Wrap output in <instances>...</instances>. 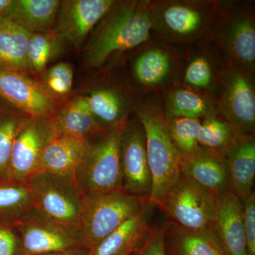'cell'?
Segmentation results:
<instances>
[{
  "label": "cell",
  "instance_id": "cell-18",
  "mask_svg": "<svg viewBox=\"0 0 255 255\" xmlns=\"http://www.w3.org/2000/svg\"><path fill=\"white\" fill-rule=\"evenodd\" d=\"M60 3L58 0H11L4 18L32 33L52 31Z\"/></svg>",
  "mask_w": 255,
  "mask_h": 255
},
{
  "label": "cell",
  "instance_id": "cell-11",
  "mask_svg": "<svg viewBox=\"0 0 255 255\" xmlns=\"http://www.w3.org/2000/svg\"><path fill=\"white\" fill-rule=\"evenodd\" d=\"M114 4L111 0L61 1L54 33L79 46Z\"/></svg>",
  "mask_w": 255,
  "mask_h": 255
},
{
  "label": "cell",
  "instance_id": "cell-29",
  "mask_svg": "<svg viewBox=\"0 0 255 255\" xmlns=\"http://www.w3.org/2000/svg\"><path fill=\"white\" fill-rule=\"evenodd\" d=\"M208 112L205 101L194 92L179 90L169 99V113L173 118L199 119Z\"/></svg>",
  "mask_w": 255,
  "mask_h": 255
},
{
  "label": "cell",
  "instance_id": "cell-16",
  "mask_svg": "<svg viewBox=\"0 0 255 255\" xmlns=\"http://www.w3.org/2000/svg\"><path fill=\"white\" fill-rule=\"evenodd\" d=\"M58 135L90 141L105 132L87 105L85 97H78L52 119Z\"/></svg>",
  "mask_w": 255,
  "mask_h": 255
},
{
  "label": "cell",
  "instance_id": "cell-25",
  "mask_svg": "<svg viewBox=\"0 0 255 255\" xmlns=\"http://www.w3.org/2000/svg\"><path fill=\"white\" fill-rule=\"evenodd\" d=\"M85 98L98 123L100 121L105 125L113 127L123 122L122 102L115 92L110 90H96Z\"/></svg>",
  "mask_w": 255,
  "mask_h": 255
},
{
  "label": "cell",
  "instance_id": "cell-37",
  "mask_svg": "<svg viewBox=\"0 0 255 255\" xmlns=\"http://www.w3.org/2000/svg\"><path fill=\"white\" fill-rule=\"evenodd\" d=\"M90 251L84 247L75 248L70 251L60 252V253H49V254L38 255H89Z\"/></svg>",
  "mask_w": 255,
  "mask_h": 255
},
{
  "label": "cell",
  "instance_id": "cell-32",
  "mask_svg": "<svg viewBox=\"0 0 255 255\" xmlns=\"http://www.w3.org/2000/svg\"><path fill=\"white\" fill-rule=\"evenodd\" d=\"M45 87L53 95L65 96L71 91L73 84V70L70 64H56L47 71Z\"/></svg>",
  "mask_w": 255,
  "mask_h": 255
},
{
  "label": "cell",
  "instance_id": "cell-22",
  "mask_svg": "<svg viewBox=\"0 0 255 255\" xmlns=\"http://www.w3.org/2000/svg\"><path fill=\"white\" fill-rule=\"evenodd\" d=\"M30 118L0 99V181L9 179L13 143L18 132Z\"/></svg>",
  "mask_w": 255,
  "mask_h": 255
},
{
  "label": "cell",
  "instance_id": "cell-13",
  "mask_svg": "<svg viewBox=\"0 0 255 255\" xmlns=\"http://www.w3.org/2000/svg\"><path fill=\"white\" fill-rule=\"evenodd\" d=\"M214 231L226 255H248L243 202L231 191L216 196Z\"/></svg>",
  "mask_w": 255,
  "mask_h": 255
},
{
  "label": "cell",
  "instance_id": "cell-15",
  "mask_svg": "<svg viewBox=\"0 0 255 255\" xmlns=\"http://www.w3.org/2000/svg\"><path fill=\"white\" fill-rule=\"evenodd\" d=\"M89 145L90 141L87 140L57 135L45 147L38 172L74 177Z\"/></svg>",
  "mask_w": 255,
  "mask_h": 255
},
{
  "label": "cell",
  "instance_id": "cell-27",
  "mask_svg": "<svg viewBox=\"0 0 255 255\" xmlns=\"http://www.w3.org/2000/svg\"><path fill=\"white\" fill-rule=\"evenodd\" d=\"M167 124L169 136L180 156L190 155L200 148L198 143L200 119L177 117Z\"/></svg>",
  "mask_w": 255,
  "mask_h": 255
},
{
  "label": "cell",
  "instance_id": "cell-9",
  "mask_svg": "<svg viewBox=\"0 0 255 255\" xmlns=\"http://www.w3.org/2000/svg\"><path fill=\"white\" fill-rule=\"evenodd\" d=\"M0 99L33 119H52L57 114L54 96L24 74L0 68Z\"/></svg>",
  "mask_w": 255,
  "mask_h": 255
},
{
  "label": "cell",
  "instance_id": "cell-14",
  "mask_svg": "<svg viewBox=\"0 0 255 255\" xmlns=\"http://www.w3.org/2000/svg\"><path fill=\"white\" fill-rule=\"evenodd\" d=\"M150 202L140 212L128 219L109 235L89 255H136L150 231Z\"/></svg>",
  "mask_w": 255,
  "mask_h": 255
},
{
  "label": "cell",
  "instance_id": "cell-33",
  "mask_svg": "<svg viewBox=\"0 0 255 255\" xmlns=\"http://www.w3.org/2000/svg\"><path fill=\"white\" fill-rule=\"evenodd\" d=\"M212 78L209 62L202 57L196 58L191 62L185 73V80L188 83L197 87L209 86Z\"/></svg>",
  "mask_w": 255,
  "mask_h": 255
},
{
  "label": "cell",
  "instance_id": "cell-38",
  "mask_svg": "<svg viewBox=\"0 0 255 255\" xmlns=\"http://www.w3.org/2000/svg\"><path fill=\"white\" fill-rule=\"evenodd\" d=\"M11 3V0H0V18H4L6 10Z\"/></svg>",
  "mask_w": 255,
  "mask_h": 255
},
{
  "label": "cell",
  "instance_id": "cell-4",
  "mask_svg": "<svg viewBox=\"0 0 255 255\" xmlns=\"http://www.w3.org/2000/svg\"><path fill=\"white\" fill-rule=\"evenodd\" d=\"M150 18L140 6H127L106 21L87 49V60L100 67L116 52L139 46L150 38Z\"/></svg>",
  "mask_w": 255,
  "mask_h": 255
},
{
  "label": "cell",
  "instance_id": "cell-35",
  "mask_svg": "<svg viewBox=\"0 0 255 255\" xmlns=\"http://www.w3.org/2000/svg\"><path fill=\"white\" fill-rule=\"evenodd\" d=\"M245 235L248 255H255V193L253 191L243 201Z\"/></svg>",
  "mask_w": 255,
  "mask_h": 255
},
{
  "label": "cell",
  "instance_id": "cell-1",
  "mask_svg": "<svg viewBox=\"0 0 255 255\" xmlns=\"http://www.w3.org/2000/svg\"><path fill=\"white\" fill-rule=\"evenodd\" d=\"M148 203L124 190L84 194L78 227L82 246L90 251Z\"/></svg>",
  "mask_w": 255,
  "mask_h": 255
},
{
  "label": "cell",
  "instance_id": "cell-3",
  "mask_svg": "<svg viewBox=\"0 0 255 255\" xmlns=\"http://www.w3.org/2000/svg\"><path fill=\"white\" fill-rule=\"evenodd\" d=\"M145 133L146 153L150 169L151 189L148 201L157 207L180 176V154L169 136L167 124L158 114H140Z\"/></svg>",
  "mask_w": 255,
  "mask_h": 255
},
{
  "label": "cell",
  "instance_id": "cell-2",
  "mask_svg": "<svg viewBox=\"0 0 255 255\" xmlns=\"http://www.w3.org/2000/svg\"><path fill=\"white\" fill-rule=\"evenodd\" d=\"M124 121L90 141L74 179L83 194L123 190L121 142Z\"/></svg>",
  "mask_w": 255,
  "mask_h": 255
},
{
  "label": "cell",
  "instance_id": "cell-7",
  "mask_svg": "<svg viewBox=\"0 0 255 255\" xmlns=\"http://www.w3.org/2000/svg\"><path fill=\"white\" fill-rule=\"evenodd\" d=\"M13 225L24 255L60 253L83 247L78 231L47 217L36 208Z\"/></svg>",
  "mask_w": 255,
  "mask_h": 255
},
{
  "label": "cell",
  "instance_id": "cell-17",
  "mask_svg": "<svg viewBox=\"0 0 255 255\" xmlns=\"http://www.w3.org/2000/svg\"><path fill=\"white\" fill-rule=\"evenodd\" d=\"M230 191L242 201L253 191L255 177V144L253 139L238 140L226 152Z\"/></svg>",
  "mask_w": 255,
  "mask_h": 255
},
{
  "label": "cell",
  "instance_id": "cell-24",
  "mask_svg": "<svg viewBox=\"0 0 255 255\" xmlns=\"http://www.w3.org/2000/svg\"><path fill=\"white\" fill-rule=\"evenodd\" d=\"M58 37L54 32L31 33L28 42V71L41 73L58 50Z\"/></svg>",
  "mask_w": 255,
  "mask_h": 255
},
{
  "label": "cell",
  "instance_id": "cell-8",
  "mask_svg": "<svg viewBox=\"0 0 255 255\" xmlns=\"http://www.w3.org/2000/svg\"><path fill=\"white\" fill-rule=\"evenodd\" d=\"M57 135L52 119H28L13 143L9 179L27 181L36 173L45 147Z\"/></svg>",
  "mask_w": 255,
  "mask_h": 255
},
{
  "label": "cell",
  "instance_id": "cell-30",
  "mask_svg": "<svg viewBox=\"0 0 255 255\" xmlns=\"http://www.w3.org/2000/svg\"><path fill=\"white\" fill-rule=\"evenodd\" d=\"M166 25L179 34H189L198 29L201 24V15L188 6L175 5L167 8L164 13Z\"/></svg>",
  "mask_w": 255,
  "mask_h": 255
},
{
  "label": "cell",
  "instance_id": "cell-28",
  "mask_svg": "<svg viewBox=\"0 0 255 255\" xmlns=\"http://www.w3.org/2000/svg\"><path fill=\"white\" fill-rule=\"evenodd\" d=\"M169 68L168 56L160 50H152L139 57L135 64L137 80L146 85H153L162 81Z\"/></svg>",
  "mask_w": 255,
  "mask_h": 255
},
{
  "label": "cell",
  "instance_id": "cell-31",
  "mask_svg": "<svg viewBox=\"0 0 255 255\" xmlns=\"http://www.w3.org/2000/svg\"><path fill=\"white\" fill-rule=\"evenodd\" d=\"M233 52L240 60L251 63L255 59V30L251 21L243 20L233 27L231 36Z\"/></svg>",
  "mask_w": 255,
  "mask_h": 255
},
{
  "label": "cell",
  "instance_id": "cell-34",
  "mask_svg": "<svg viewBox=\"0 0 255 255\" xmlns=\"http://www.w3.org/2000/svg\"><path fill=\"white\" fill-rule=\"evenodd\" d=\"M0 255H24L19 235L13 224L0 223Z\"/></svg>",
  "mask_w": 255,
  "mask_h": 255
},
{
  "label": "cell",
  "instance_id": "cell-26",
  "mask_svg": "<svg viewBox=\"0 0 255 255\" xmlns=\"http://www.w3.org/2000/svg\"><path fill=\"white\" fill-rule=\"evenodd\" d=\"M233 140V128L226 122L210 118L201 123L198 135L199 147L225 155L223 150L227 152L237 142Z\"/></svg>",
  "mask_w": 255,
  "mask_h": 255
},
{
  "label": "cell",
  "instance_id": "cell-21",
  "mask_svg": "<svg viewBox=\"0 0 255 255\" xmlns=\"http://www.w3.org/2000/svg\"><path fill=\"white\" fill-rule=\"evenodd\" d=\"M34 208L27 181H0V223L14 224Z\"/></svg>",
  "mask_w": 255,
  "mask_h": 255
},
{
  "label": "cell",
  "instance_id": "cell-20",
  "mask_svg": "<svg viewBox=\"0 0 255 255\" xmlns=\"http://www.w3.org/2000/svg\"><path fill=\"white\" fill-rule=\"evenodd\" d=\"M31 33L9 18H0V68L27 73L26 52Z\"/></svg>",
  "mask_w": 255,
  "mask_h": 255
},
{
  "label": "cell",
  "instance_id": "cell-12",
  "mask_svg": "<svg viewBox=\"0 0 255 255\" xmlns=\"http://www.w3.org/2000/svg\"><path fill=\"white\" fill-rule=\"evenodd\" d=\"M180 172L213 196L230 191L227 162L222 154L200 147L190 155L180 156Z\"/></svg>",
  "mask_w": 255,
  "mask_h": 255
},
{
  "label": "cell",
  "instance_id": "cell-36",
  "mask_svg": "<svg viewBox=\"0 0 255 255\" xmlns=\"http://www.w3.org/2000/svg\"><path fill=\"white\" fill-rule=\"evenodd\" d=\"M135 255H167L165 245V225L151 228L145 243Z\"/></svg>",
  "mask_w": 255,
  "mask_h": 255
},
{
  "label": "cell",
  "instance_id": "cell-6",
  "mask_svg": "<svg viewBox=\"0 0 255 255\" xmlns=\"http://www.w3.org/2000/svg\"><path fill=\"white\" fill-rule=\"evenodd\" d=\"M27 182L31 188L35 208L39 212L78 231L84 194L74 177L38 172L33 174Z\"/></svg>",
  "mask_w": 255,
  "mask_h": 255
},
{
  "label": "cell",
  "instance_id": "cell-19",
  "mask_svg": "<svg viewBox=\"0 0 255 255\" xmlns=\"http://www.w3.org/2000/svg\"><path fill=\"white\" fill-rule=\"evenodd\" d=\"M165 245L172 255H226L214 230L194 232L168 222L165 225Z\"/></svg>",
  "mask_w": 255,
  "mask_h": 255
},
{
  "label": "cell",
  "instance_id": "cell-23",
  "mask_svg": "<svg viewBox=\"0 0 255 255\" xmlns=\"http://www.w3.org/2000/svg\"><path fill=\"white\" fill-rule=\"evenodd\" d=\"M230 108L238 127L251 130L255 121V98L249 82L242 75H235L228 91Z\"/></svg>",
  "mask_w": 255,
  "mask_h": 255
},
{
  "label": "cell",
  "instance_id": "cell-10",
  "mask_svg": "<svg viewBox=\"0 0 255 255\" xmlns=\"http://www.w3.org/2000/svg\"><path fill=\"white\" fill-rule=\"evenodd\" d=\"M121 165L123 190L149 199L151 178L142 127L128 129L126 126L121 142Z\"/></svg>",
  "mask_w": 255,
  "mask_h": 255
},
{
  "label": "cell",
  "instance_id": "cell-5",
  "mask_svg": "<svg viewBox=\"0 0 255 255\" xmlns=\"http://www.w3.org/2000/svg\"><path fill=\"white\" fill-rule=\"evenodd\" d=\"M178 227L194 231L214 230L216 196L180 174L158 206Z\"/></svg>",
  "mask_w": 255,
  "mask_h": 255
}]
</instances>
